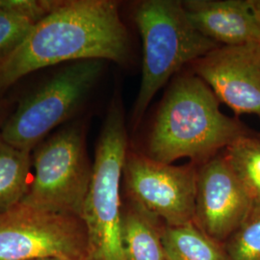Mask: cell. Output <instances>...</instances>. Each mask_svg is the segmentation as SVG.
<instances>
[{"label": "cell", "mask_w": 260, "mask_h": 260, "mask_svg": "<svg viewBox=\"0 0 260 260\" xmlns=\"http://www.w3.org/2000/svg\"><path fill=\"white\" fill-rule=\"evenodd\" d=\"M251 134L241 121L222 113L219 100L204 80L182 75L175 79L159 107L147 155L167 164L189 158L201 165Z\"/></svg>", "instance_id": "cell-2"}, {"label": "cell", "mask_w": 260, "mask_h": 260, "mask_svg": "<svg viewBox=\"0 0 260 260\" xmlns=\"http://www.w3.org/2000/svg\"><path fill=\"white\" fill-rule=\"evenodd\" d=\"M103 61L84 60L61 67L26 95L4 121L0 133L9 144L32 152L50 132L70 120L102 75Z\"/></svg>", "instance_id": "cell-6"}, {"label": "cell", "mask_w": 260, "mask_h": 260, "mask_svg": "<svg viewBox=\"0 0 260 260\" xmlns=\"http://www.w3.org/2000/svg\"><path fill=\"white\" fill-rule=\"evenodd\" d=\"M127 151L124 114L120 101L114 100L96 144L81 213L87 233L86 260H126L122 243L121 184Z\"/></svg>", "instance_id": "cell-4"}, {"label": "cell", "mask_w": 260, "mask_h": 260, "mask_svg": "<svg viewBox=\"0 0 260 260\" xmlns=\"http://www.w3.org/2000/svg\"><path fill=\"white\" fill-rule=\"evenodd\" d=\"M44 257L86 260L87 233L81 217L23 204L0 214V260Z\"/></svg>", "instance_id": "cell-7"}, {"label": "cell", "mask_w": 260, "mask_h": 260, "mask_svg": "<svg viewBox=\"0 0 260 260\" xmlns=\"http://www.w3.org/2000/svg\"><path fill=\"white\" fill-rule=\"evenodd\" d=\"M11 6V0H0V12L8 10Z\"/></svg>", "instance_id": "cell-18"}, {"label": "cell", "mask_w": 260, "mask_h": 260, "mask_svg": "<svg viewBox=\"0 0 260 260\" xmlns=\"http://www.w3.org/2000/svg\"><path fill=\"white\" fill-rule=\"evenodd\" d=\"M122 243L126 260H166L162 237L166 224L141 205H122Z\"/></svg>", "instance_id": "cell-12"}, {"label": "cell", "mask_w": 260, "mask_h": 260, "mask_svg": "<svg viewBox=\"0 0 260 260\" xmlns=\"http://www.w3.org/2000/svg\"><path fill=\"white\" fill-rule=\"evenodd\" d=\"M134 20L143 42L142 76L133 109V120L138 124L173 75L220 46L194 27L182 1H143L134 11Z\"/></svg>", "instance_id": "cell-3"}, {"label": "cell", "mask_w": 260, "mask_h": 260, "mask_svg": "<svg viewBox=\"0 0 260 260\" xmlns=\"http://www.w3.org/2000/svg\"><path fill=\"white\" fill-rule=\"evenodd\" d=\"M197 173L192 162L174 166L128 150L122 178L128 201L176 226L194 222Z\"/></svg>", "instance_id": "cell-8"}, {"label": "cell", "mask_w": 260, "mask_h": 260, "mask_svg": "<svg viewBox=\"0 0 260 260\" xmlns=\"http://www.w3.org/2000/svg\"><path fill=\"white\" fill-rule=\"evenodd\" d=\"M32 152L9 144L0 133V214L21 203L31 182Z\"/></svg>", "instance_id": "cell-15"}, {"label": "cell", "mask_w": 260, "mask_h": 260, "mask_svg": "<svg viewBox=\"0 0 260 260\" xmlns=\"http://www.w3.org/2000/svg\"><path fill=\"white\" fill-rule=\"evenodd\" d=\"M191 66L220 103L260 120V44L217 47Z\"/></svg>", "instance_id": "cell-10"}, {"label": "cell", "mask_w": 260, "mask_h": 260, "mask_svg": "<svg viewBox=\"0 0 260 260\" xmlns=\"http://www.w3.org/2000/svg\"><path fill=\"white\" fill-rule=\"evenodd\" d=\"M5 108H6V104H4V103L0 101V121H2V119H3V117H4Z\"/></svg>", "instance_id": "cell-20"}, {"label": "cell", "mask_w": 260, "mask_h": 260, "mask_svg": "<svg viewBox=\"0 0 260 260\" xmlns=\"http://www.w3.org/2000/svg\"><path fill=\"white\" fill-rule=\"evenodd\" d=\"M251 4L260 18V0H251Z\"/></svg>", "instance_id": "cell-19"}, {"label": "cell", "mask_w": 260, "mask_h": 260, "mask_svg": "<svg viewBox=\"0 0 260 260\" xmlns=\"http://www.w3.org/2000/svg\"><path fill=\"white\" fill-rule=\"evenodd\" d=\"M194 27L220 47L260 44V18L251 0L182 1Z\"/></svg>", "instance_id": "cell-11"}, {"label": "cell", "mask_w": 260, "mask_h": 260, "mask_svg": "<svg viewBox=\"0 0 260 260\" xmlns=\"http://www.w3.org/2000/svg\"><path fill=\"white\" fill-rule=\"evenodd\" d=\"M60 0H11L0 12V59L15 50L40 19L59 5Z\"/></svg>", "instance_id": "cell-14"}, {"label": "cell", "mask_w": 260, "mask_h": 260, "mask_svg": "<svg viewBox=\"0 0 260 260\" xmlns=\"http://www.w3.org/2000/svg\"><path fill=\"white\" fill-rule=\"evenodd\" d=\"M128 34L112 0H61L24 41L0 59V93L41 69L84 60L124 64Z\"/></svg>", "instance_id": "cell-1"}, {"label": "cell", "mask_w": 260, "mask_h": 260, "mask_svg": "<svg viewBox=\"0 0 260 260\" xmlns=\"http://www.w3.org/2000/svg\"><path fill=\"white\" fill-rule=\"evenodd\" d=\"M253 202L222 154L199 165L194 223L224 244L250 213Z\"/></svg>", "instance_id": "cell-9"}, {"label": "cell", "mask_w": 260, "mask_h": 260, "mask_svg": "<svg viewBox=\"0 0 260 260\" xmlns=\"http://www.w3.org/2000/svg\"><path fill=\"white\" fill-rule=\"evenodd\" d=\"M162 244L166 260H231L224 245L209 237L194 222L166 225Z\"/></svg>", "instance_id": "cell-13"}, {"label": "cell", "mask_w": 260, "mask_h": 260, "mask_svg": "<svg viewBox=\"0 0 260 260\" xmlns=\"http://www.w3.org/2000/svg\"><path fill=\"white\" fill-rule=\"evenodd\" d=\"M34 173L20 204L52 213L81 217L93 164L88 156L84 127L66 125L32 151Z\"/></svg>", "instance_id": "cell-5"}, {"label": "cell", "mask_w": 260, "mask_h": 260, "mask_svg": "<svg viewBox=\"0 0 260 260\" xmlns=\"http://www.w3.org/2000/svg\"><path fill=\"white\" fill-rule=\"evenodd\" d=\"M223 154L253 204H260L259 138L252 134L240 137Z\"/></svg>", "instance_id": "cell-16"}, {"label": "cell", "mask_w": 260, "mask_h": 260, "mask_svg": "<svg viewBox=\"0 0 260 260\" xmlns=\"http://www.w3.org/2000/svg\"><path fill=\"white\" fill-rule=\"evenodd\" d=\"M36 260H68L64 258H60V257H44V258H39Z\"/></svg>", "instance_id": "cell-21"}, {"label": "cell", "mask_w": 260, "mask_h": 260, "mask_svg": "<svg viewBox=\"0 0 260 260\" xmlns=\"http://www.w3.org/2000/svg\"><path fill=\"white\" fill-rule=\"evenodd\" d=\"M223 245L231 260H260V204Z\"/></svg>", "instance_id": "cell-17"}]
</instances>
